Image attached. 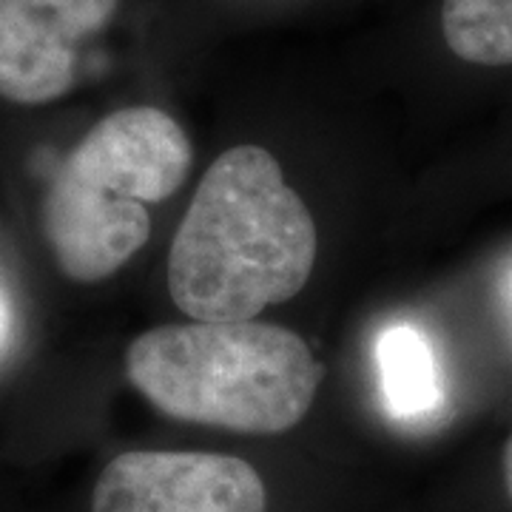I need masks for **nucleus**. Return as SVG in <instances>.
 <instances>
[{"label":"nucleus","instance_id":"f257e3e1","mask_svg":"<svg viewBox=\"0 0 512 512\" xmlns=\"http://www.w3.org/2000/svg\"><path fill=\"white\" fill-rule=\"evenodd\" d=\"M316 265V225L262 146L220 154L168 254V293L194 322H248L288 302Z\"/></svg>","mask_w":512,"mask_h":512},{"label":"nucleus","instance_id":"f03ea898","mask_svg":"<svg viewBox=\"0 0 512 512\" xmlns=\"http://www.w3.org/2000/svg\"><path fill=\"white\" fill-rule=\"evenodd\" d=\"M126 376L171 419L279 436L308 416L322 365L279 325L191 322L140 333L126 350Z\"/></svg>","mask_w":512,"mask_h":512},{"label":"nucleus","instance_id":"7ed1b4c3","mask_svg":"<svg viewBox=\"0 0 512 512\" xmlns=\"http://www.w3.org/2000/svg\"><path fill=\"white\" fill-rule=\"evenodd\" d=\"M194 148L160 106L100 117L66 154L43 197V234L60 274L92 285L117 274L151 237V202L185 183Z\"/></svg>","mask_w":512,"mask_h":512},{"label":"nucleus","instance_id":"20e7f679","mask_svg":"<svg viewBox=\"0 0 512 512\" xmlns=\"http://www.w3.org/2000/svg\"><path fill=\"white\" fill-rule=\"evenodd\" d=\"M268 490L248 461L220 453L131 450L106 464L92 512H265Z\"/></svg>","mask_w":512,"mask_h":512},{"label":"nucleus","instance_id":"39448f33","mask_svg":"<svg viewBox=\"0 0 512 512\" xmlns=\"http://www.w3.org/2000/svg\"><path fill=\"white\" fill-rule=\"evenodd\" d=\"M123 0H0V100L46 106L72 92L86 46Z\"/></svg>","mask_w":512,"mask_h":512},{"label":"nucleus","instance_id":"423d86ee","mask_svg":"<svg viewBox=\"0 0 512 512\" xmlns=\"http://www.w3.org/2000/svg\"><path fill=\"white\" fill-rule=\"evenodd\" d=\"M382 396L390 413L419 416L439 402V373L427 339L413 325H393L379 339Z\"/></svg>","mask_w":512,"mask_h":512},{"label":"nucleus","instance_id":"0eeeda50","mask_svg":"<svg viewBox=\"0 0 512 512\" xmlns=\"http://www.w3.org/2000/svg\"><path fill=\"white\" fill-rule=\"evenodd\" d=\"M439 32L461 63L512 66V0H441Z\"/></svg>","mask_w":512,"mask_h":512},{"label":"nucleus","instance_id":"6e6552de","mask_svg":"<svg viewBox=\"0 0 512 512\" xmlns=\"http://www.w3.org/2000/svg\"><path fill=\"white\" fill-rule=\"evenodd\" d=\"M504 484H507V495L512 501V436L507 441V447H504Z\"/></svg>","mask_w":512,"mask_h":512},{"label":"nucleus","instance_id":"1a4fd4ad","mask_svg":"<svg viewBox=\"0 0 512 512\" xmlns=\"http://www.w3.org/2000/svg\"><path fill=\"white\" fill-rule=\"evenodd\" d=\"M3 330H6V311H3V305H0V339H3Z\"/></svg>","mask_w":512,"mask_h":512}]
</instances>
